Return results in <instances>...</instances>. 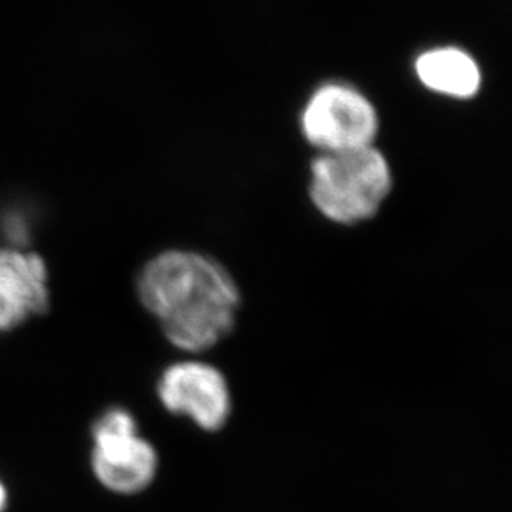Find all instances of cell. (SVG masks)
Returning a JSON list of instances; mask_svg holds the SVG:
<instances>
[{
  "label": "cell",
  "instance_id": "obj_1",
  "mask_svg": "<svg viewBox=\"0 0 512 512\" xmlns=\"http://www.w3.org/2000/svg\"><path fill=\"white\" fill-rule=\"evenodd\" d=\"M136 292L166 340L188 353L206 352L229 337L241 307L228 269L193 251H165L146 262Z\"/></svg>",
  "mask_w": 512,
  "mask_h": 512
},
{
  "label": "cell",
  "instance_id": "obj_2",
  "mask_svg": "<svg viewBox=\"0 0 512 512\" xmlns=\"http://www.w3.org/2000/svg\"><path fill=\"white\" fill-rule=\"evenodd\" d=\"M392 183L387 160L372 145L334 151L314 161L310 198L330 221L358 224L378 213Z\"/></svg>",
  "mask_w": 512,
  "mask_h": 512
},
{
  "label": "cell",
  "instance_id": "obj_3",
  "mask_svg": "<svg viewBox=\"0 0 512 512\" xmlns=\"http://www.w3.org/2000/svg\"><path fill=\"white\" fill-rule=\"evenodd\" d=\"M90 466L103 488L133 496L153 484L160 458L155 446L141 436L133 413L113 406L93 423Z\"/></svg>",
  "mask_w": 512,
  "mask_h": 512
},
{
  "label": "cell",
  "instance_id": "obj_4",
  "mask_svg": "<svg viewBox=\"0 0 512 512\" xmlns=\"http://www.w3.org/2000/svg\"><path fill=\"white\" fill-rule=\"evenodd\" d=\"M302 128L310 145L334 153L372 145L378 116L372 103L355 88L330 83L310 98Z\"/></svg>",
  "mask_w": 512,
  "mask_h": 512
},
{
  "label": "cell",
  "instance_id": "obj_5",
  "mask_svg": "<svg viewBox=\"0 0 512 512\" xmlns=\"http://www.w3.org/2000/svg\"><path fill=\"white\" fill-rule=\"evenodd\" d=\"M156 393L171 415L188 418L208 433L223 430L231 418L228 380L209 363L184 360L168 365L158 378Z\"/></svg>",
  "mask_w": 512,
  "mask_h": 512
},
{
  "label": "cell",
  "instance_id": "obj_6",
  "mask_svg": "<svg viewBox=\"0 0 512 512\" xmlns=\"http://www.w3.org/2000/svg\"><path fill=\"white\" fill-rule=\"evenodd\" d=\"M50 305L49 267L35 252L0 249V332L19 329Z\"/></svg>",
  "mask_w": 512,
  "mask_h": 512
},
{
  "label": "cell",
  "instance_id": "obj_7",
  "mask_svg": "<svg viewBox=\"0 0 512 512\" xmlns=\"http://www.w3.org/2000/svg\"><path fill=\"white\" fill-rule=\"evenodd\" d=\"M416 73L426 88L453 98H471L481 85V73L473 57L451 47L420 55Z\"/></svg>",
  "mask_w": 512,
  "mask_h": 512
},
{
  "label": "cell",
  "instance_id": "obj_8",
  "mask_svg": "<svg viewBox=\"0 0 512 512\" xmlns=\"http://www.w3.org/2000/svg\"><path fill=\"white\" fill-rule=\"evenodd\" d=\"M7 506H9V491L4 481L0 479V512L7 511Z\"/></svg>",
  "mask_w": 512,
  "mask_h": 512
}]
</instances>
